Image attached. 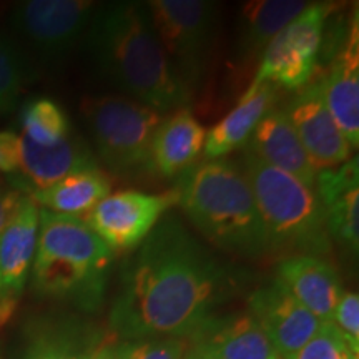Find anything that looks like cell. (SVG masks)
I'll list each match as a JSON object with an SVG mask.
<instances>
[{
  "mask_svg": "<svg viewBox=\"0 0 359 359\" xmlns=\"http://www.w3.org/2000/svg\"><path fill=\"white\" fill-rule=\"evenodd\" d=\"M238 273L201 245L178 217H163L125 259L110 308L123 341L190 339L235 294Z\"/></svg>",
  "mask_w": 359,
  "mask_h": 359,
  "instance_id": "obj_1",
  "label": "cell"
},
{
  "mask_svg": "<svg viewBox=\"0 0 359 359\" xmlns=\"http://www.w3.org/2000/svg\"><path fill=\"white\" fill-rule=\"evenodd\" d=\"M83 40L100 77L132 100L165 114L191 98L161 47L145 4L98 7Z\"/></svg>",
  "mask_w": 359,
  "mask_h": 359,
  "instance_id": "obj_2",
  "label": "cell"
},
{
  "mask_svg": "<svg viewBox=\"0 0 359 359\" xmlns=\"http://www.w3.org/2000/svg\"><path fill=\"white\" fill-rule=\"evenodd\" d=\"M177 205L210 243L230 255L262 258L268 236L253 191L231 160H205L178 175Z\"/></svg>",
  "mask_w": 359,
  "mask_h": 359,
  "instance_id": "obj_3",
  "label": "cell"
},
{
  "mask_svg": "<svg viewBox=\"0 0 359 359\" xmlns=\"http://www.w3.org/2000/svg\"><path fill=\"white\" fill-rule=\"evenodd\" d=\"M115 253L79 217L40 210L32 286L39 294L95 311L105 298Z\"/></svg>",
  "mask_w": 359,
  "mask_h": 359,
  "instance_id": "obj_4",
  "label": "cell"
},
{
  "mask_svg": "<svg viewBox=\"0 0 359 359\" xmlns=\"http://www.w3.org/2000/svg\"><path fill=\"white\" fill-rule=\"evenodd\" d=\"M238 167L253 191L266 230L269 253L320 258L331 253L325 210L314 188L269 167L246 148L241 150Z\"/></svg>",
  "mask_w": 359,
  "mask_h": 359,
  "instance_id": "obj_5",
  "label": "cell"
},
{
  "mask_svg": "<svg viewBox=\"0 0 359 359\" xmlns=\"http://www.w3.org/2000/svg\"><path fill=\"white\" fill-rule=\"evenodd\" d=\"M97 155L111 173L122 177L155 172L151 150L156 130L165 116L128 97L100 95L83 100Z\"/></svg>",
  "mask_w": 359,
  "mask_h": 359,
  "instance_id": "obj_6",
  "label": "cell"
},
{
  "mask_svg": "<svg viewBox=\"0 0 359 359\" xmlns=\"http://www.w3.org/2000/svg\"><path fill=\"white\" fill-rule=\"evenodd\" d=\"M158 40L187 92L203 82L218 25V4L206 0H150L145 4Z\"/></svg>",
  "mask_w": 359,
  "mask_h": 359,
  "instance_id": "obj_7",
  "label": "cell"
},
{
  "mask_svg": "<svg viewBox=\"0 0 359 359\" xmlns=\"http://www.w3.org/2000/svg\"><path fill=\"white\" fill-rule=\"evenodd\" d=\"M333 11L330 2H309L264 48L257 75L246 92H253L263 83L299 90L311 82Z\"/></svg>",
  "mask_w": 359,
  "mask_h": 359,
  "instance_id": "obj_8",
  "label": "cell"
},
{
  "mask_svg": "<svg viewBox=\"0 0 359 359\" xmlns=\"http://www.w3.org/2000/svg\"><path fill=\"white\" fill-rule=\"evenodd\" d=\"M177 205V193H110L82 218L114 253L133 251Z\"/></svg>",
  "mask_w": 359,
  "mask_h": 359,
  "instance_id": "obj_9",
  "label": "cell"
},
{
  "mask_svg": "<svg viewBox=\"0 0 359 359\" xmlns=\"http://www.w3.org/2000/svg\"><path fill=\"white\" fill-rule=\"evenodd\" d=\"M98 4L90 0H29L15 7L17 32L47 57H62L85 39Z\"/></svg>",
  "mask_w": 359,
  "mask_h": 359,
  "instance_id": "obj_10",
  "label": "cell"
},
{
  "mask_svg": "<svg viewBox=\"0 0 359 359\" xmlns=\"http://www.w3.org/2000/svg\"><path fill=\"white\" fill-rule=\"evenodd\" d=\"M283 110L316 172L336 168L351 158L353 148L327 110L323 79L299 88Z\"/></svg>",
  "mask_w": 359,
  "mask_h": 359,
  "instance_id": "obj_11",
  "label": "cell"
},
{
  "mask_svg": "<svg viewBox=\"0 0 359 359\" xmlns=\"http://www.w3.org/2000/svg\"><path fill=\"white\" fill-rule=\"evenodd\" d=\"M248 311L262 325L281 359H293L323 323L278 278L251 293Z\"/></svg>",
  "mask_w": 359,
  "mask_h": 359,
  "instance_id": "obj_12",
  "label": "cell"
},
{
  "mask_svg": "<svg viewBox=\"0 0 359 359\" xmlns=\"http://www.w3.org/2000/svg\"><path fill=\"white\" fill-rule=\"evenodd\" d=\"M314 190L325 210L331 241L349 253L359 250V167L358 155L336 168L316 173Z\"/></svg>",
  "mask_w": 359,
  "mask_h": 359,
  "instance_id": "obj_13",
  "label": "cell"
},
{
  "mask_svg": "<svg viewBox=\"0 0 359 359\" xmlns=\"http://www.w3.org/2000/svg\"><path fill=\"white\" fill-rule=\"evenodd\" d=\"M325 100L331 116L351 148L359 145V30L358 13L349 22L346 39L334 52L323 79Z\"/></svg>",
  "mask_w": 359,
  "mask_h": 359,
  "instance_id": "obj_14",
  "label": "cell"
},
{
  "mask_svg": "<svg viewBox=\"0 0 359 359\" xmlns=\"http://www.w3.org/2000/svg\"><path fill=\"white\" fill-rule=\"evenodd\" d=\"M188 341L191 349L215 359H281L250 311L217 314Z\"/></svg>",
  "mask_w": 359,
  "mask_h": 359,
  "instance_id": "obj_15",
  "label": "cell"
},
{
  "mask_svg": "<svg viewBox=\"0 0 359 359\" xmlns=\"http://www.w3.org/2000/svg\"><path fill=\"white\" fill-rule=\"evenodd\" d=\"M20 137V168L22 180L15 185L27 195L45 190L58 180L75 172L98 168L97 156L77 135H69L64 142L53 147H40L29 138Z\"/></svg>",
  "mask_w": 359,
  "mask_h": 359,
  "instance_id": "obj_16",
  "label": "cell"
},
{
  "mask_svg": "<svg viewBox=\"0 0 359 359\" xmlns=\"http://www.w3.org/2000/svg\"><path fill=\"white\" fill-rule=\"evenodd\" d=\"M276 278L318 320L331 321L343 294L333 264L311 255H293L283 258Z\"/></svg>",
  "mask_w": 359,
  "mask_h": 359,
  "instance_id": "obj_17",
  "label": "cell"
},
{
  "mask_svg": "<svg viewBox=\"0 0 359 359\" xmlns=\"http://www.w3.org/2000/svg\"><path fill=\"white\" fill-rule=\"evenodd\" d=\"M243 148L257 155L269 167L281 170L306 187L314 188L318 172L313 168L298 135L291 127L283 109L273 107L263 116Z\"/></svg>",
  "mask_w": 359,
  "mask_h": 359,
  "instance_id": "obj_18",
  "label": "cell"
},
{
  "mask_svg": "<svg viewBox=\"0 0 359 359\" xmlns=\"http://www.w3.org/2000/svg\"><path fill=\"white\" fill-rule=\"evenodd\" d=\"M102 330L75 316L35 323L22 359H92L103 346Z\"/></svg>",
  "mask_w": 359,
  "mask_h": 359,
  "instance_id": "obj_19",
  "label": "cell"
},
{
  "mask_svg": "<svg viewBox=\"0 0 359 359\" xmlns=\"http://www.w3.org/2000/svg\"><path fill=\"white\" fill-rule=\"evenodd\" d=\"M40 208L27 195L19 212L0 233V288L20 294L32 269L39 238ZM0 291V293H2Z\"/></svg>",
  "mask_w": 359,
  "mask_h": 359,
  "instance_id": "obj_20",
  "label": "cell"
},
{
  "mask_svg": "<svg viewBox=\"0 0 359 359\" xmlns=\"http://www.w3.org/2000/svg\"><path fill=\"white\" fill-rule=\"evenodd\" d=\"M206 130L185 107L163 118L154 138L155 172L172 178L190 168L205 147Z\"/></svg>",
  "mask_w": 359,
  "mask_h": 359,
  "instance_id": "obj_21",
  "label": "cell"
},
{
  "mask_svg": "<svg viewBox=\"0 0 359 359\" xmlns=\"http://www.w3.org/2000/svg\"><path fill=\"white\" fill-rule=\"evenodd\" d=\"M276 97L278 87L271 83H263L253 92H245L235 109L206 132L205 160L223 158L238 148H243L263 116L273 109Z\"/></svg>",
  "mask_w": 359,
  "mask_h": 359,
  "instance_id": "obj_22",
  "label": "cell"
},
{
  "mask_svg": "<svg viewBox=\"0 0 359 359\" xmlns=\"http://www.w3.org/2000/svg\"><path fill=\"white\" fill-rule=\"evenodd\" d=\"M309 2L303 0H255L241 7L238 19V58L243 65L262 58L264 48L299 15Z\"/></svg>",
  "mask_w": 359,
  "mask_h": 359,
  "instance_id": "obj_23",
  "label": "cell"
},
{
  "mask_svg": "<svg viewBox=\"0 0 359 359\" xmlns=\"http://www.w3.org/2000/svg\"><path fill=\"white\" fill-rule=\"evenodd\" d=\"M110 190L109 175L100 168H88L58 180L45 190L30 193V196L48 212L82 218L109 196Z\"/></svg>",
  "mask_w": 359,
  "mask_h": 359,
  "instance_id": "obj_24",
  "label": "cell"
},
{
  "mask_svg": "<svg viewBox=\"0 0 359 359\" xmlns=\"http://www.w3.org/2000/svg\"><path fill=\"white\" fill-rule=\"evenodd\" d=\"M22 137L40 147H53L64 142L72 133L67 114L50 98H35L20 110Z\"/></svg>",
  "mask_w": 359,
  "mask_h": 359,
  "instance_id": "obj_25",
  "label": "cell"
},
{
  "mask_svg": "<svg viewBox=\"0 0 359 359\" xmlns=\"http://www.w3.org/2000/svg\"><path fill=\"white\" fill-rule=\"evenodd\" d=\"M358 351L333 321H323L293 359H358Z\"/></svg>",
  "mask_w": 359,
  "mask_h": 359,
  "instance_id": "obj_26",
  "label": "cell"
},
{
  "mask_svg": "<svg viewBox=\"0 0 359 359\" xmlns=\"http://www.w3.org/2000/svg\"><path fill=\"white\" fill-rule=\"evenodd\" d=\"M190 341L178 336L143 338L116 344L118 359H185Z\"/></svg>",
  "mask_w": 359,
  "mask_h": 359,
  "instance_id": "obj_27",
  "label": "cell"
},
{
  "mask_svg": "<svg viewBox=\"0 0 359 359\" xmlns=\"http://www.w3.org/2000/svg\"><path fill=\"white\" fill-rule=\"evenodd\" d=\"M24 82L25 69L19 52L0 35V114L15 109Z\"/></svg>",
  "mask_w": 359,
  "mask_h": 359,
  "instance_id": "obj_28",
  "label": "cell"
},
{
  "mask_svg": "<svg viewBox=\"0 0 359 359\" xmlns=\"http://www.w3.org/2000/svg\"><path fill=\"white\" fill-rule=\"evenodd\" d=\"M331 321L339 327L341 333L351 341L353 346L359 349V298L358 293L343 291L336 304Z\"/></svg>",
  "mask_w": 359,
  "mask_h": 359,
  "instance_id": "obj_29",
  "label": "cell"
},
{
  "mask_svg": "<svg viewBox=\"0 0 359 359\" xmlns=\"http://www.w3.org/2000/svg\"><path fill=\"white\" fill-rule=\"evenodd\" d=\"M20 168V137L0 132V173H17Z\"/></svg>",
  "mask_w": 359,
  "mask_h": 359,
  "instance_id": "obj_30",
  "label": "cell"
},
{
  "mask_svg": "<svg viewBox=\"0 0 359 359\" xmlns=\"http://www.w3.org/2000/svg\"><path fill=\"white\" fill-rule=\"evenodd\" d=\"M25 196L27 193L19 190L17 187H8L0 183V233L11 223L13 215L19 212Z\"/></svg>",
  "mask_w": 359,
  "mask_h": 359,
  "instance_id": "obj_31",
  "label": "cell"
},
{
  "mask_svg": "<svg viewBox=\"0 0 359 359\" xmlns=\"http://www.w3.org/2000/svg\"><path fill=\"white\" fill-rule=\"evenodd\" d=\"M19 298L20 294L15 293H7V291L0 293V331L11 323L13 314H15L17 306H19Z\"/></svg>",
  "mask_w": 359,
  "mask_h": 359,
  "instance_id": "obj_32",
  "label": "cell"
},
{
  "mask_svg": "<svg viewBox=\"0 0 359 359\" xmlns=\"http://www.w3.org/2000/svg\"><path fill=\"white\" fill-rule=\"evenodd\" d=\"M92 359H118L116 344H103V346L93 354Z\"/></svg>",
  "mask_w": 359,
  "mask_h": 359,
  "instance_id": "obj_33",
  "label": "cell"
},
{
  "mask_svg": "<svg viewBox=\"0 0 359 359\" xmlns=\"http://www.w3.org/2000/svg\"><path fill=\"white\" fill-rule=\"evenodd\" d=\"M185 359H215V358H212V356H208V354L198 351V349H190Z\"/></svg>",
  "mask_w": 359,
  "mask_h": 359,
  "instance_id": "obj_34",
  "label": "cell"
},
{
  "mask_svg": "<svg viewBox=\"0 0 359 359\" xmlns=\"http://www.w3.org/2000/svg\"><path fill=\"white\" fill-rule=\"evenodd\" d=\"M0 291H2V288H0Z\"/></svg>",
  "mask_w": 359,
  "mask_h": 359,
  "instance_id": "obj_35",
  "label": "cell"
},
{
  "mask_svg": "<svg viewBox=\"0 0 359 359\" xmlns=\"http://www.w3.org/2000/svg\"><path fill=\"white\" fill-rule=\"evenodd\" d=\"M0 359H2V358H0Z\"/></svg>",
  "mask_w": 359,
  "mask_h": 359,
  "instance_id": "obj_36",
  "label": "cell"
}]
</instances>
